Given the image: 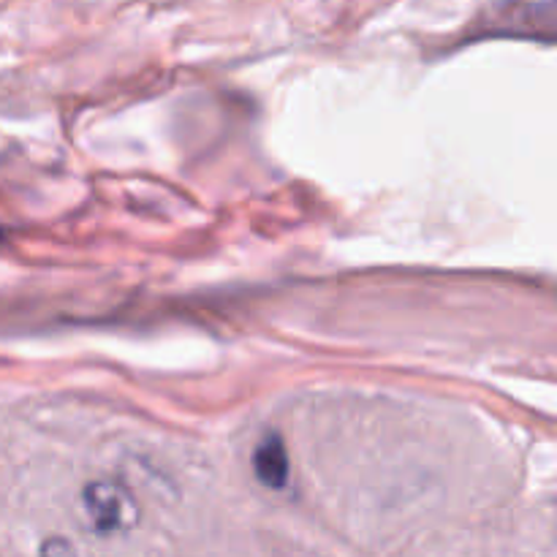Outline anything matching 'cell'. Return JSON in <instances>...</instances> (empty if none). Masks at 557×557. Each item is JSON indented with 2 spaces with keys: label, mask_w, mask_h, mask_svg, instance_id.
Listing matches in <instances>:
<instances>
[{
  "label": "cell",
  "mask_w": 557,
  "mask_h": 557,
  "mask_svg": "<svg viewBox=\"0 0 557 557\" xmlns=\"http://www.w3.org/2000/svg\"><path fill=\"white\" fill-rule=\"evenodd\" d=\"M87 520L98 533L128 531L139 522V504L134 495L117 482H92L82 495Z\"/></svg>",
  "instance_id": "obj_1"
},
{
  "label": "cell",
  "mask_w": 557,
  "mask_h": 557,
  "mask_svg": "<svg viewBox=\"0 0 557 557\" xmlns=\"http://www.w3.org/2000/svg\"><path fill=\"white\" fill-rule=\"evenodd\" d=\"M253 471L264 487L281 490L288 482V451L277 433H267V438L253 451Z\"/></svg>",
  "instance_id": "obj_2"
},
{
  "label": "cell",
  "mask_w": 557,
  "mask_h": 557,
  "mask_svg": "<svg viewBox=\"0 0 557 557\" xmlns=\"http://www.w3.org/2000/svg\"><path fill=\"white\" fill-rule=\"evenodd\" d=\"M41 557H76V553L65 539H49V542H44Z\"/></svg>",
  "instance_id": "obj_3"
}]
</instances>
